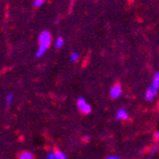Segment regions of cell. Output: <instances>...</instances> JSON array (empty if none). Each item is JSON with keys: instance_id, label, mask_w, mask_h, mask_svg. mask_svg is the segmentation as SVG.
<instances>
[{"instance_id": "cell-1", "label": "cell", "mask_w": 159, "mask_h": 159, "mask_svg": "<svg viewBox=\"0 0 159 159\" xmlns=\"http://www.w3.org/2000/svg\"><path fill=\"white\" fill-rule=\"evenodd\" d=\"M51 43V35L49 32H42L39 37V49L37 51V57H42L49 48Z\"/></svg>"}, {"instance_id": "cell-2", "label": "cell", "mask_w": 159, "mask_h": 159, "mask_svg": "<svg viewBox=\"0 0 159 159\" xmlns=\"http://www.w3.org/2000/svg\"><path fill=\"white\" fill-rule=\"evenodd\" d=\"M158 88H159V74H155V76H153L152 80V83L150 84V86L148 88L146 92V99L151 101L156 98L157 93H158Z\"/></svg>"}, {"instance_id": "cell-3", "label": "cell", "mask_w": 159, "mask_h": 159, "mask_svg": "<svg viewBox=\"0 0 159 159\" xmlns=\"http://www.w3.org/2000/svg\"><path fill=\"white\" fill-rule=\"evenodd\" d=\"M77 107L83 114H90V111H91V106L88 103V101L84 98H80L77 100Z\"/></svg>"}, {"instance_id": "cell-4", "label": "cell", "mask_w": 159, "mask_h": 159, "mask_svg": "<svg viewBox=\"0 0 159 159\" xmlns=\"http://www.w3.org/2000/svg\"><path fill=\"white\" fill-rule=\"evenodd\" d=\"M120 94H122V88H120V85H118V84L114 85L113 88L110 89V96L113 97V98H115V99H117L118 97H120Z\"/></svg>"}, {"instance_id": "cell-5", "label": "cell", "mask_w": 159, "mask_h": 159, "mask_svg": "<svg viewBox=\"0 0 159 159\" xmlns=\"http://www.w3.org/2000/svg\"><path fill=\"white\" fill-rule=\"evenodd\" d=\"M116 117H117V119H120V120H125V119L129 118V113H127L125 109L120 108V109L117 111Z\"/></svg>"}, {"instance_id": "cell-6", "label": "cell", "mask_w": 159, "mask_h": 159, "mask_svg": "<svg viewBox=\"0 0 159 159\" xmlns=\"http://www.w3.org/2000/svg\"><path fill=\"white\" fill-rule=\"evenodd\" d=\"M20 159H34L33 153L29 152V151H24L20 155Z\"/></svg>"}, {"instance_id": "cell-7", "label": "cell", "mask_w": 159, "mask_h": 159, "mask_svg": "<svg viewBox=\"0 0 159 159\" xmlns=\"http://www.w3.org/2000/svg\"><path fill=\"white\" fill-rule=\"evenodd\" d=\"M53 157L55 159H67L66 155L61 151H56V152H53Z\"/></svg>"}, {"instance_id": "cell-8", "label": "cell", "mask_w": 159, "mask_h": 159, "mask_svg": "<svg viewBox=\"0 0 159 159\" xmlns=\"http://www.w3.org/2000/svg\"><path fill=\"white\" fill-rule=\"evenodd\" d=\"M56 48H61V47L64 46V40H63V38H57V40H56Z\"/></svg>"}, {"instance_id": "cell-9", "label": "cell", "mask_w": 159, "mask_h": 159, "mask_svg": "<svg viewBox=\"0 0 159 159\" xmlns=\"http://www.w3.org/2000/svg\"><path fill=\"white\" fill-rule=\"evenodd\" d=\"M79 57H80V56H79V53H77V52H73L72 55H70V60L75 63V61H76V60L79 59Z\"/></svg>"}, {"instance_id": "cell-10", "label": "cell", "mask_w": 159, "mask_h": 159, "mask_svg": "<svg viewBox=\"0 0 159 159\" xmlns=\"http://www.w3.org/2000/svg\"><path fill=\"white\" fill-rule=\"evenodd\" d=\"M13 102V94H8L6 98V103H7V106H9L10 103Z\"/></svg>"}, {"instance_id": "cell-11", "label": "cell", "mask_w": 159, "mask_h": 159, "mask_svg": "<svg viewBox=\"0 0 159 159\" xmlns=\"http://www.w3.org/2000/svg\"><path fill=\"white\" fill-rule=\"evenodd\" d=\"M43 2H44V0H34V6L40 7Z\"/></svg>"}, {"instance_id": "cell-12", "label": "cell", "mask_w": 159, "mask_h": 159, "mask_svg": "<svg viewBox=\"0 0 159 159\" xmlns=\"http://www.w3.org/2000/svg\"><path fill=\"white\" fill-rule=\"evenodd\" d=\"M46 159H55V157H53V152H48Z\"/></svg>"}, {"instance_id": "cell-13", "label": "cell", "mask_w": 159, "mask_h": 159, "mask_svg": "<svg viewBox=\"0 0 159 159\" xmlns=\"http://www.w3.org/2000/svg\"><path fill=\"white\" fill-rule=\"evenodd\" d=\"M107 159H122V158H119V157H116V156H110V157H108Z\"/></svg>"}]
</instances>
